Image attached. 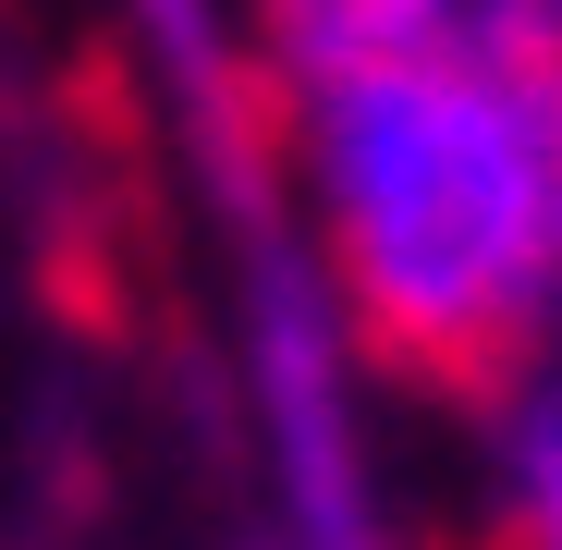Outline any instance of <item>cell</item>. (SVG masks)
Returning <instances> with one entry per match:
<instances>
[{
	"instance_id": "obj_1",
	"label": "cell",
	"mask_w": 562,
	"mask_h": 550,
	"mask_svg": "<svg viewBox=\"0 0 562 550\" xmlns=\"http://www.w3.org/2000/svg\"><path fill=\"white\" fill-rule=\"evenodd\" d=\"M342 330L440 404H514L562 330V37H428L281 86Z\"/></svg>"
}]
</instances>
